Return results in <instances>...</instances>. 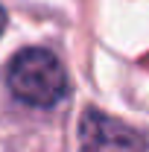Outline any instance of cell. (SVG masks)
<instances>
[{
  "label": "cell",
  "mask_w": 149,
  "mask_h": 152,
  "mask_svg": "<svg viewBox=\"0 0 149 152\" xmlns=\"http://www.w3.org/2000/svg\"><path fill=\"white\" fill-rule=\"evenodd\" d=\"M9 88L23 102L50 108L67 94V73H64V64L50 50L32 47V50H20L12 58Z\"/></svg>",
  "instance_id": "6da1fadb"
},
{
  "label": "cell",
  "mask_w": 149,
  "mask_h": 152,
  "mask_svg": "<svg viewBox=\"0 0 149 152\" xmlns=\"http://www.w3.org/2000/svg\"><path fill=\"white\" fill-rule=\"evenodd\" d=\"M79 149L82 152H146V140L140 132L108 117L105 111L88 108L79 120Z\"/></svg>",
  "instance_id": "7a4b0ae2"
},
{
  "label": "cell",
  "mask_w": 149,
  "mask_h": 152,
  "mask_svg": "<svg viewBox=\"0 0 149 152\" xmlns=\"http://www.w3.org/2000/svg\"><path fill=\"white\" fill-rule=\"evenodd\" d=\"M3 26H6V12H3V6H0V35H3Z\"/></svg>",
  "instance_id": "3957f363"
}]
</instances>
